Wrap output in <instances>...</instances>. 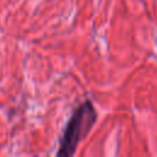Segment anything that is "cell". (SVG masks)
I'll list each match as a JSON object with an SVG mask.
<instances>
[{"instance_id":"cell-1","label":"cell","mask_w":157,"mask_h":157,"mask_svg":"<svg viewBox=\"0 0 157 157\" xmlns=\"http://www.w3.org/2000/svg\"><path fill=\"white\" fill-rule=\"evenodd\" d=\"M97 120V112L91 101L81 103L70 117L60 140L58 156L70 157L76 152L78 144L87 136Z\"/></svg>"}]
</instances>
